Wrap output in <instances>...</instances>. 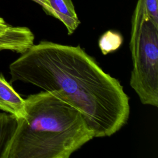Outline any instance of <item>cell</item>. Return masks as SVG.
Listing matches in <instances>:
<instances>
[{"mask_svg":"<svg viewBox=\"0 0 158 158\" xmlns=\"http://www.w3.org/2000/svg\"><path fill=\"white\" fill-rule=\"evenodd\" d=\"M17 127V118L12 114L0 112V158H6Z\"/></svg>","mask_w":158,"mask_h":158,"instance_id":"52a82bcc","label":"cell"},{"mask_svg":"<svg viewBox=\"0 0 158 158\" xmlns=\"http://www.w3.org/2000/svg\"><path fill=\"white\" fill-rule=\"evenodd\" d=\"M35 36L26 27H14L0 17V51L22 54L34 44Z\"/></svg>","mask_w":158,"mask_h":158,"instance_id":"277c9868","label":"cell"},{"mask_svg":"<svg viewBox=\"0 0 158 158\" xmlns=\"http://www.w3.org/2000/svg\"><path fill=\"white\" fill-rule=\"evenodd\" d=\"M0 110L12 114L16 118L25 116V99H23L0 73Z\"/></svg>","mask_w":158,"mask_h":158,"instance_id":"8992f818","label":"cell"},{"mask_svg":"<svg viewBox=\"0 0 158 158\" xmlns=\"http://www.w3.org/2000/svg\"><path fill=\"white\" fill-rule=\"evenodd\" d=\"M25 110L6 158H69L95 138L81 112L57 91L28 96Z\"/></svg>","mask_w":158,"mask_h":158,"instance_id":"7a4b0ae2","label":"cell"},{"mask_svg":"<svg viewBox=\"0 0 158 158\" xmlns=\"http://www.w3.org/2000/svg\"><path fill=\"white\" fill-rule=\"evenodd\" d=\"M46 14L60 20L66 27L69 35H72L80 24L72 0H44Z\"/></svg>","mask_w":158,"mask_h":158,"instance_id":"5b68a950","label":"cell"},{"mask_svg":"<svg viewBox=\"0 0 158 158\" xmlns=\"http://www.w3.org/2000/svg\"><path fill=\"white\" fill-rule=\"evenodd\" d=\"M130 49L133 68L130 85L142 104L158 106V23L138 0L131 19Z\"/></svg>","mask_w":158,"mask_h":158,"instance_id":"3957f363","label":"cell"},{"mask_svg":"<svg viewBox=\"0 0 158 158\" xmlns=\"http://www.w3.org/2000/svg\"><path fill=\"white\" fill-rule=\"evenodd\" d=\"M9 65L10 83L57 91L83 114L95 138L120 130L130 115L129 98L120 81L76 46L41 41Z\"/></svg>","mask_w":158,"mask_h":158,"instance_id":"6da1fadb","label":"cell"},{"mask_svg":"<svg viewBox=\"0 0 158 158\" xmlns=\"http://www.w3.org/2000/svg\"><path fill=\"white\" fill-rule=\"evenodd\" d=\"M123 41V36L119 32L110 30L100 36L98 45L102 53L106 55L119 49Z\"/></svg>","mask_w":158,"mask_h":158,"instance_id":"ba28073f","label":"cell"}]
</instances>
